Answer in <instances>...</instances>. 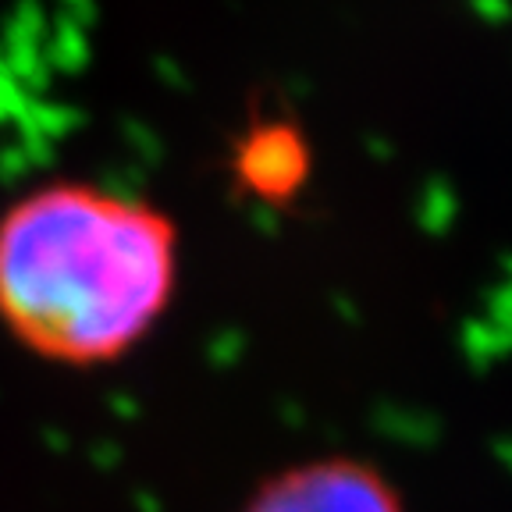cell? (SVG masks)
Masks as SVG:
<instances>
[{"instance_id": "cell-1", "label": "cell", "mask_w": 512, "mask_h": 512, "mask_svg": "<svg viewBox=\"0 0 512 512\" xmlns=\"http://www.w3.org/2000/svg\"><path fill=\"white\" fill-rule=\"evenodd\" d=\"M178 228L150 200L50 178L0 210V331L64 370L125 360L178 288Z\"/></svg>"}, {"instance_id": "cell-2", "label": "cell", "mask_w": 512, "mask_h": 512, "mask_svg": "<svg viewBox=\"0 0 512 512\" xmlns=\"http://www.w3.org/2000/svg\"><path fill=\"white\" fill-rule=\"evenodd\" d=\"M242 512H406V505L374 463L320 456L260 480Z\"/></svg>"}, {"instance_id": "cell-3", "label": "cell", "mask_w": 512, "mask_h": 512, "mask_svg": "<svg viewBox=\"0 0 512 512\" xmlns=\"http://www.w3.org/2000/svg\"><path fill=\"white\" fill-rule=\"evenodd\" d=\"M310 168V143L285 118L253 121L232 150L235 182L260 203H288L292 196H299Z\"/></svg>"}]
</instances>
